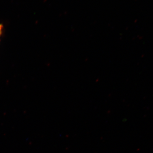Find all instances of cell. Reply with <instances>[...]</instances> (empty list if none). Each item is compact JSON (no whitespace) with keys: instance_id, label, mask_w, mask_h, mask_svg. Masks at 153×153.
Segmentation results:
<instances>
[{"instance_id":"cell-1","label":"cell","mask_w":153,"mask_h":153,"mask_svg":"<svg viewBox=\"0 0 153 153\" xmlns=\"http://www.w3.org/2000/svg\"><path fill=\"white\" fill-rule=\"evenodd\" d=\"M3 25L0 24V37H1V35L2 34V32L3 30Z\"/></svg>"}]
</instances>
